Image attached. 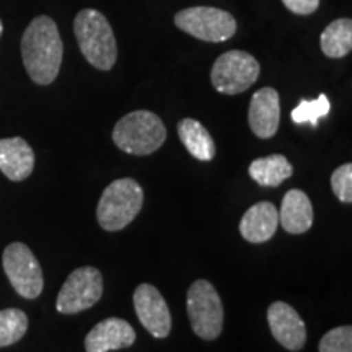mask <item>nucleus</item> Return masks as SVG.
I'll list each match as a JSON object with an SVG mask.
<instances>
[{
  "mask_svg": "<svg viewBox=\"0 0 352 352\" xmlns=\"http://www.w3.org/2000/svg\"><path fill=\"white\" fill-rule=\"evenodd\" d=\"M64 46L59 30L50 16H36L21 38V57L30 78L38 85L56 80L63 64Z\"/></svg>",
  "mask_w": 352,
  "mask_h": 352,
  "instance_id": "obj_1",
  "label": "nucleus"
},
{
  "mask_svg": "<svg viewBox=\"0 0 352 352\" xmlns=\"http://www.w3.org/2000/svg\"><path fill=\"white\" fill-rule=\"evenodd\" d=\"M74 32L85 59L98 70H111L118 59V46L107 16L94 8H83L74 21Z\"/></svg>",
  "mask_w": 352,
  "mask_h": 352,
  "instance_id": "obj_2",
  "label": "nucleus"
},
{
  "mask_svg": "<svg viewBox=\"0 0 352 352\" xmlns=\"http://www.w3.org/2000/svg\"><path fill=\"white\" fill-rule=\"evenodd\" d=\"M166 139V127L155 113L139 109L122 116L113 131L118 148L131 155H151Z\"/></svg>",
  "mask_w": 352,
  "mask_h": 352,
  "instance_id": "obj_3",
  "label": "nucleus"
},
{
  "mask_svg": "<svg viewBox=\"0 0 352 352\" xmlns=\"http://www.w3.org/2000/svg\"><path fill=\"white\" fill-rule=\"evenodd\" d=\"M144 206V189L132 178H121L104 188L96 208V220L107 232H120L138 217Z\"/></svg>",
  "mask_w": 352,
  "mask_h": 352,
  "instance_id": "obj_4",
  "label": "nucleus"
},
{
  "mask_svg": "<svg viewBox=\"0 0 352 352\" xmlns=\"http://www.w3.org/2000/svg\"><path fill=\"white\" fill-rule=\"evenodd\" d=\"M188 316L192 331L201 340H217L223 329V305L219 292L209 280L197 279L188 290Z\"/></svg>",
  "mask_w": 352,
  "mask_h": 352,
  "instance_id": "obj_5",
  "label": "nucleus"
},
{
  "mask_svg": "<svg viewBox=\"0 0 352 352\" xmlns=\"http://www.w3.org/2000/svg\"><path fill=\"white\" fill-rule=\"evenodd\" d=\"M259 77V64L245 51H228L215 60L210 82L222 95H239L248 90Z\"/></svg>",
  "mask_w": 352,
  "mask_h": 352,
  "instance_id": "obj_6",
  "label": "nucleus"
},
{
  "mask_svg": "<svg viewBox=\"0 0 352 352\" xmlns=\"http://www.w3.org/2000/svg\"><path fill=\"white\" fill-rule=\"evenodd\" d=\"M175 25L208 43H223L236 32V21L230 13L214 7L184 8L175 15Z\"/></svg>",
  "mask_w": 352,
  "mask_h": 352,
  "instance_id": "obj_7",
  "label": "nucleus"
},
{
  "mask_svg": "<svg viewBox=\"0 0 352 352\" xmlns=\"http://www.w3.org/2000/svg\"><path fill=\"white\" fill-rule=\"evenodd\" d=\"M2 264L12 287L20 297L33 300L41 296L44 287L43 270L28 246L20 241L8 245L3 252Z\"/></svg>",
  "mask_w": 352,
  "mask_h": 352,
  "instance_id": "obj_8",
  "label": "nucleus"
},
{
  "mask_svg": "<svg viewBox=\"0 0 352 352\" xmlns=\"http://www.w3.org/2000/svg\"><path fill=\"white\" fill-rule=\"evenodd\" d=\"M103 296V276L94 266L77 267L59 290L56 308L59 314L76 315L88 310Z\"/></svg>",
  "mask_w": 352,
  "mask_h": 352,
  "instance_id": "obj_9",
  "label": "nucleus"
},
{
  "mask_svg": "<svg viewBox=\"0 0 352 352\" xmlns=\"http://www.w3.org/2000/svg\"><path fill=\"white\" fill-rule=\"evenodd\" d=\"M134 308L142 327L157 340H165L171 331V314L160 290L140 284L134 290Z\"/></svg>",
  "mask_w": 352,
  "mask_h": 352,
  "instance_id": "obj_10",
  "label": "nucleus"
},
{
  "mask_svg": "<svg viewBox=\"0 0 352 352\" xmlns=\"http://www.w3.org/2000/svg\"><path fill=\"white\" fill-rule=\"evenodd\" d=\"M267 323L274 340L287 351L297 352L303 349L307 342V327L294 310L285 302H274L267 308Z\"/></svg>",
  "mask_w": 352,
  "mask_h": 352,
  "instance_id": "obj_11",
  "label": "nucleus"
},
{
  "mask_svg": "<svg viewBox=\"0 0 352 352\" xmlns=\"http://www.w3.org/2000/svg\"><path fill=\"white\" fill-rule=\"evenodd\" d=\"M248 122L259 139H271L276 134L280 122V100L274 88L264 87L252 96Z\"/></svg>",
  "mask_w": 352,
  "mask_h": 352,
  "instance_id": "obj_12",
  "label": "nucleus"
},
{
  "mask_svg": "<svg viewBox=\"0 0 352 352\" xmlns=\"http://www.w3.org/2000/svg\"><path fill=\"white\" fill-rule=\"evenodd\" d=\"M135 342L134 328L121 318H107L95 324L85 338L87 352H109L131 347Z\"/></svg>",
  "mask_w": 352,
  "mask_h": 352,
  "instance_id": "obj_13",
  "label": "nucleus"
},
{
  "mask_svg": "<svg viewBox=\"0 0 352 352\" xmlns=\"http://www.w3.org/2000/svg\"><path fill=\"white\" fill-rule=\"evenodd\" d=\"M279 227V210L272 202L261 201L252 206L240 220L241 236L250 243L271 240Z\"/></svg>",
  "mask_w": 352,
  "mask_h": 352,
  "instance_id": "obj_14",
  "label": "nucleus"
},
{
  "mask_svg": "<svg viewBox=\"0 0 352 352\" xmlns=\"http://www.w3.org/2000/svg\"><path fill=\"white\" fill-rule=\"evenodd\" d=\"M34 152L21 138L0 139V171L10 182H23L33 173Z\"/></svg>",
  "mask_w": 352,
  "mask_h": 352,
  "instance_id": "obj_15",
  "label": "nucleus"
},
{
  "mask_svg": "<svg viewBox=\"0 0 352 352\" xmlns=\"http://www.w3.org/2000/svg\"><path fill=\"white\" fill-rule=\"evenodd\" d=\"M279 223L287 233L300 235L314 226V206L302 189H290L280 204Z\"/></svg>",
  "mask_w": 352,
  "mask_h": 352,
  "instance_id": "obj_16",
  "label": "nucleus"
},
{
  "mask_svg": "<svg viewBox=\"0 0 352 352\" xmlns=\"http://www.w3.org/2000/svg\"><path fill=\"white\" fill-rule=\"evenodd\" d=\"M178 135L189 155L195 157L196 160L210 162L215 157V142L212 135L199 121L191 120V118L179 121Z\"/></svg>",
  "mask_w": 352,
  "mask_h": 352,
  "instance_id": "obj_17",
  "label": "nucleus"
},
{
  "mask_svg": "<svg viewBox=\"0 0 352 352\" xmlns=\"http://www.w3.org/2000/svg\"><path fill=\"white\" fill-rule=\"evenodd\" d=\"M250 178L259 186L276 188L285 179L294 175V166L284 155L274 153V155H267L256 158L252 162L248 168Z\"/></svg>",
  "mask_w": 352,
  "mask_h": 352,
  "instance_id": "obj_18",
  "label": "nucleus"
},
{
  "mask_svg": "<svg viewBox=\"0 0 352 352\" xmlns=\"http://www.w3.org/2000/svg\"><path fill=\"white\" fill-rule=\"evenodd\" d=\"M320 46L324 56L331 59H341L352 50V21L340 19L329 23L321 33Z\"/></svg>",
  "mask_w": 352,
  "mask_h": 352,
  "instance_id": "obj_19",
  "label": "nucleus"
},
{
  "mask_svg": "<svg viewBox=\"0 0 352 352\" xmlns=\"http://www.w3.org/2000/svg\"><path fill=\"white\" fill-rule=\"evenodd\" d=\"M28 331V316L19 308L0 310V347L19 342Z\"/></svg>",
  "mask_w": 352,
  "mask_h": 352,
  "instance_id": "obj_20",
  "label": "nucleus"
},
{
  "mask_svg": "<svg viewBox=\"0 0 352 352\" xmlns=\"http://www.w3.org/2000/svg\"><path fill=\"white\" fill-rule=\"evenodd\" d=\"M329 109H331V103L328 96L320 95L316 100H302L290 116L296 124H311L316 127L321 118L328 116Z\"/></svg>",
  "mask_w": 352,
  "mask_h": 352,
  "instance_id": "obj_21",
  "label": "nucleus"
},
{
  "mask_svg": "<svg viewBox=\"0 0 352 352\" xmlns=\"http://www.w3.org/2000/svg\"><path fill=\"white\" fill-rule=\"evenodd\" d=\"M320 352H352V328L338 327L321 338Z\"/></svg>",
  "mask_w": 352,
  "mask_h": 352,
  "instance_id": "obj_22",
  "label": "nucleus"
},
{
  "mask_svg": "<svg viewBox=\"0 0 352 352\" xmlns=\"http://www.w3.org/2000/svg\"><path fill=\"white\" fill-rule=\"evenodd\" d=\"M331 189L334 196L344 204L352 202V165L344 164L331 175Z\"/></svg>",
  "mask_w": 352,
  "mask_h": 352,
  "instance_id": "obj_23",
  "label": "nucleus"
},
{
  "mask_svg": "<svg viewBox=\"0 0 352 352\" xmlns=\"http://www.w3.org/2000/svg\"><path fill=\"white\" fill-rule=\"evenodd\" d=\"M284 6L297 15H310L320 6V0H283Z\"/></svg>",
  "mask_w": 352,
  "mask_h": 352,
  "instance_id": "obj_24",
  "label": "nucleus"
},
{
  "mask_svg": "<svg viewBox=\"0 0 352 352\" xmlns=\"http://www.w3.org/2000/svg\"><path fill=\"white\" fill-rule=\"evenodd\" d=\"M2 32H3V25H2V20H0V36H2Z\"/></svg>",
  "mask_w": 352,
  "mask_h": 352,
  "instance_id": "obj_25",
  "label": "nucleus"
}]
</instances>
